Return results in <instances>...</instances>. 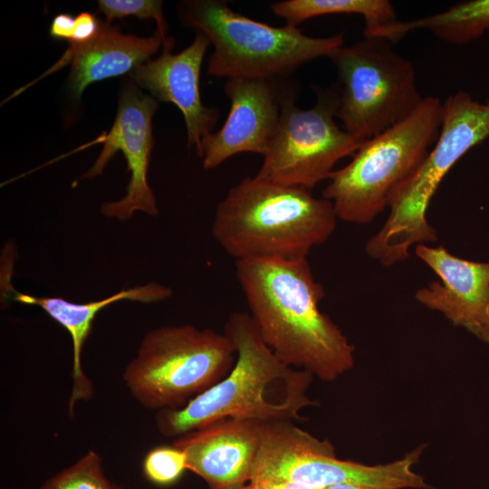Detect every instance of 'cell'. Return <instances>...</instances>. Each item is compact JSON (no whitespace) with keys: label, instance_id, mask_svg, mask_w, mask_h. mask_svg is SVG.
Returning a JSON list of instances; mask_svg holds the SVG:
<instances>
[{"label":"cell","instance_id":"cell-1","mask_svg":"<svg viewBox=\"0 0 489 489\" xmlns=\"http://www.w3.org/2000/svg\"><path fill=\"white\" fill-rule=\"evenodd\" d=\"M250 317L285 364L324 381L354 366V346L319 307L325 296L306 259L235 261Z\"/></svg>","mask_w":489,"mask_h":489},{"label":"cell","instance_id":"cell-2","mask_svg":"<svg viewBox=\"0 0 489 489\" xmlns=\"http://www.w3.org/2000/svg\"><path fill=\"white\" fill-rule=\"evenodd\" d=\"M224 333L235 348L232 369L183 408L159 410L156 425L162 436H180L226 417L302 421L300 412L315 404L307 395L313 377L283 362L263 340L249 313H232Z\"/></svg>","mask_w":489,"mask_h":489},{"label":"cell","instance_id":"cell-3","mask_svg":"<svg viewBox=\"0 0 489 489\" xmlns=\"http://www.w3.org/2000/svg\"><path fill=\"white\" fill-rule=\"evenodd\" d=\"M337 220L330 200L255 175L218 203L212 235L235 261H297L330 238Z\"/></svg>","mask_w":489,"mask_h":489},{"label":"cell","instance_id":"cell-4","mask_svg":"<svg viewBox=\"0 0 489 489\" xmlns=\"http://www.w3.org/2000/svg\"><path fill=\"white\" fill-rule=\"evenodd\" d=\"M489 138V100L458 91L442 104L437 139L418 168L393 192L389 215L366 244V252L384 266L407 260L414 244L437 240L427 219L429 203L452 167Z\"/></svg>","mask_w":489,"mask_h":489},{"label":"cell","instance_id":"cell-5","mask_svg":"<svg viewBox=\"0 0 489 489\" xmlns=\"http://www.w3.org/2000/svg\"><path fill=\"white\" fill-rule=\"evenodd\" d=\"M177 11L186 26L213 44L207 73L217 78L276 82L308 62L330 57L344 43L343 34L309 36L294 25L254 20L221 0L182 1Z\"/></svg>","mask_w":489,"mask_h":489},{"label":"cell","instance_id":"cell-6","mask_svg":"<svg viewBox=\"0 0 489 489\" xmlns=\"http://www.w3.org/2000/svg\"><path fill=\"white\" fill-rule=\"evenodd\" d=\"M442 104L437 97H424L409 117L364 141L346 166L332 172L322 197L332 203L338 219L368 224L388 207L393 192L435 144Z\"/></svg>","mask_w":489,"mask_h":489},{"label":"cell","instance_id":"cell-7","mask_svg":"<svg viewBox=\"0 0 489 489\" xmlns=\"http://www.w3.org/2000/svg\"><path fill=\"white\" fill-rule=\"evenodd\" d=\"M235 348L225 334L185 324L149 331L123 379L134 398L150 409H178L224 379Z\"/></svg>","mask_w":489,"mask_h":489},{"label":"cell","instance_id":"cell-8","mask_svg":"<svg viewBox=\"0 0 489 489\" xmlns=\"http://www.w3.org/2000/svg\"><path fill=\"white\" fill-rule=\"evenodd\" d=\"M330 58L338 75L336 117L363 142L406 120L423 101L412 62L385 39L364 37Z\"/></svg>","mask_w":489,"mask_h":489},{"label":"cell","instance_id":"cell-9","mask_svg":"<svg viewBox=\"0 0 489 489\" xmlns=\"http://www.w3.org/2000/svg\"><path fill=\"white\" fill-rule=\"evenodd\" d=\"M420 450L403 458L367 465L337 458L333 446L297 427L292 422L263 423L251 480H290L315 489L356 484L377 489L427 488L413 471Z\"/></svg>","mask_w":489,"mask_h":489},{"label":"cell","instance_id":"cell-10","mask_svg":"<svg viewBox=\"0 0 489 489\" xmlns=\"http://www.w3.org/2000/svg\"><path fill=\"white\" fill-rule=\"evenodd\" d=\"M315 92L316 103L308 110L299 108L292 94L281 92L279 122L257 176L311 190L362 145L336 122L335 86Z\"/></svg>","mask_w":489,"mask_h":489},{"label":"cell","instance_id":"cell-11","mask_svg":"<svg viewBox=\"0 0 489 489\" xmlns=\"http://www.w3.org/2000/svg\"><path fill=\"white\" fill-rule=\"evenodd\" d=\"M158 109L156 99L142 93L135 84L121 90L118 110L103 148L93 166L83 175L91 178L100 175L117 151L127 161L130 178L126 195L120 200L105 202L101 212L108 217L126 220L137 211L157 216V200L148 182V170L154 140L152 118Z\"/></svg>","mask_w":489,"mask_h":489},{"label":"cell","instance_id":"cell-12","mask_svg":"<svg viewBox=\"0 0 489 489\" xmlns=\"http://www.w3.org/2000/svg\"><path fill=\"white\" fill-rule=\"evenodd\" d=\"M415 254L440 280L419 288L416 300L489 344V263L462 259L443 246L425 244H417Z\"/></svg>","mask_w":489,"mask_h":489},{"label":"cell","instance_id":"cell-13","mask_svg":"<svg viewBox=\"0 0 489 489\" xmlns=\"http://www.w3.org/2000/svg\"><path fill=\"white\" fill-rule=\"evenodd\" d=\"M274 83L244 78L226 81L229 112L221 129L202 139L204 168H215L243 152L265 155L281 111V92Z\"/></svg>","mask_w":489,"mask_h":489},{"label":"cell","instance_id":"cell-14","mask_svg":"<svg viewBox=\"0 0 489 489\" xmlns=\"http://www.w3.org/2000/svg\"><path fill=\"white\" fill-rule=\"evenodd\" d=\"M209 40L198 33L193 43L172 53L173 40L163 43V51L129 72L133 82L149 91L159 101L171 102L182 112L188 147L202 157V139L211 133L218 120V111L204 105L200 95V71Z\"/></svg>","mask_w":489,"mask_h":489},{"label":"cell","instance_id":"cell-15","mask_svg":"<svg viewBox=\"0 0 489 489\" xmlns=\"http://www.w3.org/2000/svg\"><path fill=\"white\" fill-rule=\"evenodd\" d=\"M263 423L222 418L178 436L173 446L185 453L187 470L210 489H239L250 483Z\"/></svg>","mask_w":489,"mask_h":489},{"label":"cell","instance_id":"cell-16","mask_svg":"<svg viewBox=\"0 0 489 489\" xmlns=\"http://www.w3.org/2000/svg\"><path fill=\"white\" fill-rule=\"evenodd\" d=\"M163 44L158 30L148 37L122 34L117 26L101 22L97 36L82 44L70 43L64 56L71 62L69 89L80 99L95 82L130 72L150 60Z\"/></svg>","mask_w":489,"mask_h":489},{"label":"cell","instance_id":"cell-17","mask_svg":"<svg viewBox=\"0 0 489 489\" xmlns=\"http://www.w3.org/2000/svg\"><path fill=\"white\" fill-rule=\"evenodd\" d=\"M14 300L26 305L42 308L51 318L64 327L72 341V390L69 400V413H73L75 404L91 398L93 388L91 380L82 368V351L96 314L106 306L120 300L144 303L164 301L172 295V290L165 285L149 283L121 291L99 301L74 303L60 297H37L13 290Z\"/></svg>","mask_w":489,"mask_h":489},{"label":"cell","instance_id":"cell-18","mask_svg":"<svg viewBox=\"0 0 489 489\" xmlns=\"http://www.w3.org/2000/svg\"><path fill=\"white\" fill-rule=\"evenodd\" d=\"M417 29H427L452 44L470 43L489 30V0L463 2L432 15L406 22L398 21L376 30L367 37L381 38L391 43Z\"/></svg>","mask_w":489,"mask_h":489},{"label":"cell","instance_id":"cell-19","mask_svg":"<svg viewBox=\"0 0 489 489\" xmlns=\"http://www.w3.org/2000/svg\"><path fill=\"white\" fill-rule=\"evenodd\" d=\"M274 14L286 24H297L308 19L336 14H356L363 16V35L398 22L395 9L388 0H283L271 5Z\"/></svg>","mask_w":489,"mask_h":489},{"label":"cell","instance_id":"cell-20","mask_svg":"<svg viewBox=\"0 0 489 489\" xmlns=\"http://www.w3.org/2000/svg\"><path fill=\"white\" fill-rule=\"evenodd\" d=\"M40 489H120L102 469L101 456L88 451L69 467L48 479Z\"/></svg>","mask_w":489,"mask_h":489},{"label":"cell","instance_id":"cell-21","mask_svg":"<svg viewBox=\"0 0 489 489\" xmlns=\"http://www.w3.org/2000/svg\"><path fill=\"white\" fill-rule=\"evenodd\" d=\"M185 470H187L186 455L175 446L155 447L143 461L147 479L160 486L175 484Z\"/></svg>","mask_w":489,"mask_h":489},{"label":"cell","instance_id":"cell-22","mask_svg":"<svg viewBox=\"0 0 489 489\" xmlns=\"http://www.w3.org/2000/svg\"><path fill=\"white\" fill-rule=\"evenodd\" d=\"M163 2L160 0H99L98 10L110 24L114 19H122L125 16L134 15L139 20L154 19L158 32L162 35L163 43L168 38L166 36L167 23L163 15Z\"/></svg>","mask_w":489,"mask_h":489},{"label":"cell","instance_id":"cell-23","mask_svg":"<svg viewBox=\"0 0 489 489\" xmlns=\"http://www.w3.org/2000/svg\"><path fill=\"white\" fill-rule=\"evenodd\" d=\"M101 21L94 14L82 12L74 19L72 38L68 42L73 44H82L94 39L100 32Z\"/></svg>","mask_w":489,"mask_h":489},{"label":"cell","instance_id":"cell-24","mask_svg":"<svg viewBox=\"0 0 489 489\" xmlns=\"http://www.w3.org/2000/svg\"><path fill=\"white\" fill-rule=\"evenodd\" d=\"M74 19L75 17L69 14L62 13L57 14L51 24V36L57 40H66L69 42L73 34Z\"/></svg>","mask_w":489,"mask_h":489},{"label":"cell","instance_id":"cell-25","mask_svg":"<svg viewBox=\"0 0 489 489\" xmlns=\"http://www.w3.org/2000/svg\"><path fill=\"white\" fill-rule=\"evenodd\" d=\"M250 483L254 484L257 489H315L304 484L290 480L261 479Z\"/></svg>","mask_w":489,"mask_h":489},{"label":"cell","instance_id":"cell-26","mask_svg":"<svg viewBox=\"0 0 489 489\" xmlns=\"http://www.w3.org/2000/svg\"><path fill=\"white\" fill-rule=\"evenodd\" d=\"M324 489H377V488L360 486V485H356V484H336V485L329 486Z\"/></svg>","mask_w":489,"mask_h":489},{"label":"cell","instance_id":"cell-27","mask_svg":"<svg viewBox=\"0 0 489 489\" xmlns=\"http://www.w3.org/2000/svg\"><path fill=\"white\" fill-rule=\"evenodd\" d=\"M239 489H257V487L254 484L249 483V484L240 487Z\"/></svg>","mask_w":489,"mask_h":489}]
</instances>
